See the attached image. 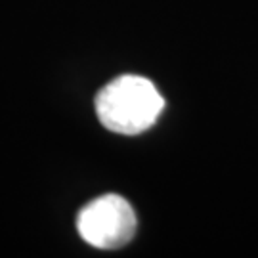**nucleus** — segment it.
Instances as JSON below:
<instances>
[{
    "mask_svg": "<svg viewBox=\"0 0 258 258\" xmlns=\"http://www.w3.org/2000/svg\"><path fill=\"white\" fill-rule=\"evenodd\" d=\"M77 230L96 249H120L136 233V214L124 197L102 195L79 212Z\"/></svg>",
    "mask_w": 258,
    "mask_h": 258,
    "instance_id": "nucleus-2",
    "label": "nucleus"
},
{
    "mask_svg": "<svg viewBox=\"0 0 258 258\" xmlns=\"http://www.w3.org/2000/svg\"><path fill=\"white\" fill-rule=\"evenodd\" d=\"M165 100L155 84L138 77L122 75L103 86L96 96V113L111 132L136 136L155 124Z\"/></svg>",
    "mask_w": 258,
    "mask_h": 258,
    "instance_id": "nucleus-1",
    "label": "nucleus"
}]
</instances>
